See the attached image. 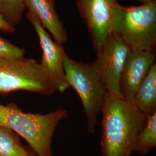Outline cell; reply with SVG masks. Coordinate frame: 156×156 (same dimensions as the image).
I'll return each instance as SVG.
<instances>
[{
	"instance_id": "6da1fadb",
	"label": "cell",
	"mask_w": 156,
	"mask_h": 156,
	"mask_svg": "<svg viewBox=\"0 0 156 156\" xmlns=\"http://www.w3.org/2000/svg\"><path fill=\"white\" fill-rule=\"evenodd\" d=\"M101 112L102 156H130L148 116L132 102L109 92Z\"/></svg>"
},
{
	"instance_id": "7a4b0ae2",
	"label": "cell",
	"mask_w": 156,
	"mask_h": 156,
	"mask_svg": "<svg viewBox=\"0 0 156 156\" xmlns=\"http://www.w3.org/2000/svg\"><path fill=\"white\" fill-rule=\"evenodd\" d=\"M66 109L46 114L25 113L11 104H0V125L21 136L37 156H52L51 144L59 123L66 118Z\"/></svg>"
},
{
	"instance_id": "3957f363",
	"label": "cell",
	"mask_w": 156,
	"mask_h": 156,
	"mask_svg": "<svg viewBox=\"0 0 156 156\" xmlns=\"http://www.w3.org/2000/svg\"><path fill=\"white\" fill-rule=\"evenodd\" d=\"M64 68L69 87L76 91L82 102L88 131L94 133L107 92L98 62H79L66 53Z\"/></svg>"
},
{
	"instance_id": "277c9868",
	"label": "cell",
	"mask_w": 156,
	"mask_h": 156,
	"mask_svg": "<svg viewBox=\"0 0 156 156\" xmlns=\"http://www.w3.org/2000/svg\"><path fill=\"white\" fill-rule=\"evenodd\" d=\"M112 34L119 37L130 50L152 51L156 42V2L124 7L117 5Z\"/></svg>"
},
{
	"instance_id": "5b68a950",
	"label": "cell",
	"mask_w": 156,
	"mask_h": 156,
	"mask_svg": "<svg viewBox=\"0 0 156 156\" xmlns=\"http://www.w3.org/2000/svg\"><path fill=\"white\" fill-rule=\"evenodd\" d=\"M18 90L49 96L57 89L41 62L24 57L0 58V94Z\"/></svg>"
},
{
	"instance_id": "8992f818",
	"label": "cell",
	"mask_w": 156,
	"mask_h": 156,
	"mask_svg": "<svg viewBox=\"0 0 156 156\" xmlns=\"http://www.w3.org/2000/svg\"><path fill=\"white\" fill-rule=\"evenodd\" d=\"M129 51L128 46L112 34L97 52V61L107 92L117 97H123L120 91V78Z\"/></svg>"
},
{
	"instance_id": "52a82bcc",
	"label": "cell",
	"mask_w": 156,
	"mask_h": 156,
	"mask_svg": "<svg viewBox=\"0 0 156 156\" xmlns=\"http://www.w3.org/2000/svg\"><path fill=\"white\" fill-rule=\"evenodd\" d=\"M118 0H78L97 52L112 34Z\"/></svg>"
},
{
	"instance_id": "ba28073f",
	"label": "cell",
	"mask_w": 156,
	"mask_h": 156,
	"mask_svg": "<svg viewBox=\"0 0 156 156\" xmlns=\"http://www.w3.org/2000/svg\"><path fill=\"white\" fill-rule=\"evenodd\" d=\"M27 17L33 26L39 38L42 51L41 64L50 75L56 86L57 91L64 93L69 87L64 68V58L66 51L62 45H60L51 38L49 34L40 24L37 18L30 11Z\"/></svg>"
},
{
	"instance_id": "9c48e42d",
	"label": "cell",
	"mask_w": 156,
	"mask_h": 156,
	"mask_svg": "<svg viewBox=\"0 0 156 156\" xmlns=\"http://www.w3.org/2000/svg\"><path fill=\"white\" fill-rule=\"evenodd\" d=\"M154 62L155 56L152 51L129 49L120 78V91L123 98L133 101Z\"/></svg>"
},
{
	"instance_id": "30bf717a",
	"label": "cell",
	"mask_w": 156,
	"mask_h": 156,
	"mask_svg": "<svg viewBox=\"0 0 156 156\" xmlns=\"http://www.w3.org/2000/svg\"><path fill=\"white\" fill-rule=\"evenodd\" d=\"M23 1L28 11L35 15L42 26L50 32L56 43L62 45L67 42V33L56 11L55 0Z\"/></svg>"
},
{
	"instance_id": "8fae6325",
	"label": "cell",
	"mask_w": 156,
	"mask_h": 156,
	"mask_svg": "<svg viewBox=\"0 0 156 156\" xmlns=\"http://www.w3.org/2000/svg\"><path fill=\"white\" fill-rule=\"evenodd\" d=\"M132 102L147 116L156 112V65L154 63L134 95Z\"/></svg>"
},
{
	"instance_id": "7c38bea8",
	"label": "cell",
	"mask_w": 156,
	"mask_h": 156,
	"mask_svg": "<svg viewBox=\"0 0 156 156\" xmlns=\"http://www.w3.org/2000/svg\"><path fill=\"white\" fill-rule=\"evenodd\" d=\"M156 146V112L147 116L144 128L138 135L134 146V151L145 155Z\"/></svg>"
},
{
	"instance_id": "4fadbf2b",
	"label": "cell",
	"mask_w": 156,
	"mask_h": 156,
	"mask_svg": "<svg viewBox=\"0 0 156 156\" xmlns=\"http://www.w3.org/2000/svg\"><path fill=\"white\" fill-rule=\"evenodd\" d=\"M0 156H29L13 131L0 125Z\"/></svg>"
},
{
	"instance_id": "5bb4252c",
	"label": "cell",
	"mask_w": 156,
	"mask_h": 156,
	"mask_svg": "<svg viewBox=\"0 0 156 156\" xmlns=\"http://www.w3.org/2000/svg\"><path fill=\"white\" fill-rule=\"evenodd\" d=\"M26 8L23 0H0V15L15 27L21 22Z\"/></svg>"
},
{
	"instance_id": "9a60e30c",
	"label": "cell",
	"mask_w": 156,
	"mask_h": 156,
	"mask_svg": "<svg viewBox=\"0 0 156 156\" xmlns=\"http://www.w3.org/2000/svg\"><path fill=\"white\" fill-rule=\"evenodd\" d=\"M25 50L0 37V58H17L24 57Z\"/></svg>"
},
{
	"instance_id": "2e32d148",
	"label": "cell",
	"mask_w": 156,
	"mask_h": 156,
	"mask_svg": "<svg viewBox=\"0 0 156 156\" xmlns=\"http://www.w3.org/2000/svg\"><path fill=\"white\" fill-rule=\"evenodd\" d=\"M0 30L8 33H13L15 31V27L8 24L0 15Z\"/></svg>"
},
{
	"instance_id": "e0dca14e",
	"label": "cell",
	"mask_w": 156,
	"mask_h": 156,
	"mask_svg": "<svg viewBox=\"0 0 156 156\" xmlns=\"http://www.w3.org/2000/svg\"><path fill=\"white\" fill-rule=\"evenodd\" d=\"M136 1H138L139 2H140L142 4H146V3H149V2H152L154 0H136Z\"/></svg>"
},
{
	"instance_id": "ac0fdd59",
	"label": "cell",
	"mask_w": 156,
	"mask_h": 156,
	"mask_svg": "<svg viewBox=\"0 0 156 156\" xmlns=\"http://www.w3.org/2000/svg\"><path fill=\"white\" fill-rule=\"evenodd\" d=\"M29 156H37L34 152H29Z\"/></svg>"
}]
</instances>
